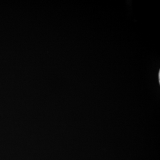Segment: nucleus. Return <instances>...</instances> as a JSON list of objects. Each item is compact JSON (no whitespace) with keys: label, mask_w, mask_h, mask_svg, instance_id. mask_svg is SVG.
Segmentation results:
<instances>
[{"label":"nucleus","mask_w":160,"mask_h":160,"mask_svg":"<svg viewBox=\"0 0 160 160\" xmlns=\"http://www.w3.org/2000/svg\"><path fill=\"white\" fill-rule=\"evenodd\" d=\"M159 75V83H160V70H159V72L158 73Z\"/></svg>","instance_id":"obj_1"}]
</instances>
